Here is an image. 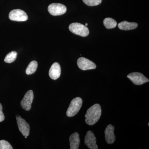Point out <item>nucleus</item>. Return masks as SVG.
Masks as SVG:
<instances>
[{"instance_id":"nucleus-15","label":"nucleus","mask_w":149,"mask_h":149,"mask_svg":"<svg viewBox=\"0 0 149 149\" xmlns=\"http://www.w3.org/2000/svg\"><path fill=\"white\" fill-rule=\"evenodd\" d=\"M104 24L107 29L114 28L117 25V22L114 19L109 17L105 19L103 21Z\"/></svg>"},{"instance_id":"nucleus-9","label":"nucleus","mask_w":149,"mask_h":149,"mask_svg":"<svg viewBox=\"0 0 149 149\" xmlns=\"http://www.w3.org/2000/svg\"><path fill=\"white\" fill-rule=\"evenodd\" d=\"M77 64L78 67L83 70L95 69L96 68V64L94 62L84 57L78 59Z\"/></svg>"},{"instance_id":"nucleus-1","label":"nucleus","mask_w":149,"mask_h":149,"mask_svg":"<svg viewBox=\"0 0 149 149\" xmlns=\"http://www.w3.org/2000/svg\"><path fill=\"white\" fill-rule=\"evenodd\" d=\"M102 114L100 105L98 104H95L88 109L85 115V122L88 125H92L98 121Z\"/></svg>"},{"instance_id":"nucleus-7","label":"nucleus","mask_w":149,"mask_h":149,"mask_svg":"<svg viewBox=\"0 0 149 149\" xmlns=\"http://www.w3.org/2000/svg\"><path fill=\"white\" fill-rule=\"evenodd\" d=\"M34 99V94L32 90L27 91L24 95V97L21 102V106L25 110H30L31 108V105Z\"/></svg>"},{"instance_id":"nucleus-6","label":"nucleus","mask_w":149,"mask_h":149,"mask_svg":"<svg viewBox=\"0 0 149 149\" xmlns=\"http://www.w3.org/2000/svg\"><path fill=\"white\" fill-rule=\"evenodd\" d=\"M127 77L136 85H142L149 81L148 79L140 72H132L128 74Z\"/></svg>"},{"instance_id":"nucleus-16","label":"nucleus","mask_w":149,"mask_h":149,"mask_svg":"<svg viewBox=\"0 0 149 149\" xmlns=\"http://www.w3.org/2000/svg\"><path fill=\"white\" fill-rule=\"evenodd\" d=\"M38 67V63L37 61H33L30 63L27 66L26 70V73L27 74H31L35 73L37 70Z\"/></svg>"},{"instance_id":"nucleus-14","label":"nucleus","mask_w":149,"mask_h":149,"mask_svg":"<svg viewBox=\"0 0 149 149\" xmlns=\"http://www.w3.org/2000/svg\"><path fill=\"white\" fill-rule=\"evenodd\" d=\"M118 28L121 30H132L137 28L138 24L136 22H129L126 21H123L120 22L118 25Z\"/></svg>"},{"instance_id":"nucleus-3","label":"nucleus","mask_w":149,"mask_h":149,"mask_svg":"<svg viewBox=\"0 0 149 149\" xmlns=\"http://www.w3.org/2000/svg\"><path fill=\"white\" fill-rule=\"evenodd\" d=\"M69 29L70 31L73 34L81 37H87L89 35V30L88 27L78 22L72 23L70 24Z\"/></svg>"},{"instance_id":"nucleus-10","label":"nucleus","mask_w":149,"mask_h":149,"mask_svg":"<svg viewBox=\"0 0 149 149\" xmlns=\"http://www.w3.org/2000/svg\"><path fill=\"white\" fill-rule=\"evenodd\" d=\"M84 142L86 146L91 149H98L97 145L96 144L97 139L94 133L91 130L87 132L85 137Z\"/></svg>"},{"instance_id":"nucleus-8","label":"nucleus","mask_w":149,"mask_h":149,"mask_svg":"<svg viewBox=\"0 0 149 149\" xmlns=\"http://www.w3.org/2000/svg\"><path fill=\"white\" fill-rule=\"evenodd\" d=\"M16 120L19 130L24 137H27L30 131L29 124L19 116H16Z\"/></svg>"},{"instance_id":"nucleus-2","label":"nucleus","mask_w":149,"mask_h":149,"mask_svg":"<svg viewBox=\"0 0 149 149\" xmlns=\"http://www.w3.org/2000/svg\"><path fill=\"white\" fill-rule=\"evenodd\" d=\"M83 104V100L81 98L77 97L71 101L69 107L66 112V115L68 117H73L78 113Z\"/></svg>"},{"instance_id":"nucleus-18","label":"nucleus","mask_w":149,"mask_h":149,"mask_svg":"<svg viewBox=\"0 0 149 149\" xmlns=\"http://www.w3.org/2000/svg\"><path fill=\"white\" fill-rule=\"evenodd\" d=\"M85 4L90 6L99 5L101 3L102 0H83Z\"/></svg>"},{"instance_id":"nucleus-4","label":"nucleus","mask_w":149,"mask_h":149,"mask_svg":"<svg viewBox=\"0 0 149 149\" xmlns=\"http://www.w3.org/2000/svg\"><path fill=\"white\" fill-rule=\"evenodd\" d=\"M48 10L52 15L58 16L66 13L67 8L64 5L59 3H53L48 6Z\"/></svg>"},{"instance_id":"nucleus-13","label":"nucleus","mask_w":149,"mask_h":149,"mask_svg":"<svg viewBox=\"0 0 149 149\" xmlns=\"http://www.w3.org/2000/svg\"><path fill=\"white\" fill-rule=\"evenodd\" d=\"M70 149H78L80 145V139L79 134L74 133L70 136L69 138Z\"/></svg>"},{"instance_id":"nucleus-11","label":"nucleus","mask_w":149,"mask_h":149,"mask_svg":"<svg viewBox=\"0 0 149 149\" xmlns=\"http://www.w3.org/2000/svg\"><path fill=\"white\" fill-rule=\"evenodd\" d=\"M114 127L113 125L109 124L107 126L104 131L105 138L107 143L111 144L114 143L116 140L114 134Z\"/></svg>"},{"instance_id":"nucleus-5","label":"nucleus","mask_w":149,"mask_h":149,"mask_svg":"<svg viewBox=\"0 0 149 149\" xmlns=\"http://www.w3.org/2000/svg\"><path fill=\"white\" fill-rule=\"evenodd\" d=\"M9 17L13 21L22 22L27 21L28 16L24 11L20 9H15L11 11Z\"/></svg>"},{"instance_id":"nucleus-20","label":"nucleus","mask_w":149,"mask_h":149,"mask_svg":"<svg viewBox=\"0 0 149 149\" xmlns=\"http://www.w3.org/2000/svg\"><path fill=\"white\" fill-rule=\"evenodd\" d=\"M5 119V116L3 112V107L0 103V122H2Z\"/></svg>"},{"instance_id":"nucleus-17","label":"nucleus","mask_w":149,"mask_h":149,"mask_svg":"<svg viewBox=\"0 0 149 149\" xmlns=\"http://www.w3.org/2000/svg\"><path fill=\"white\" fill-rule=\"evenodd\" d=\"M17 53L13 51L7 55L4 59V61L7 63H10L13 62L16 60L17 56Z\"/></svg>"},{"instance_id":"nucleus-12","label":"nucleus","mask_w":149,"mask_h":149,"mask_svg":"<svg viewBox=\"0 0 149 149\" xmlns=\"http://www.w3.org/2000/svg\"><path fill=\"white\" fill-rule=\"evenodd\" d=\"M61 74V68L58 63L55 62L52 64L49 71V75L52 79L56 80L60 76Z\"/></svg>"},{"instance_id":"nucleus-21","label":"nucleus","mask_w":149,"mask_h":149,"mask_svg":"<svg viewBox=\"0 0 149 149\" xmlns=\"http://www.w3.org/2000/svg\"><path fill=\"white\" fill-rule=\"evenodd\" d=\"M88 23H86V24H85V26H86V27H87V26H88Z\"/></svg>"},{"instance_id":"nucleus-19","label":"nucleus","mask_w":149,"mask_h":149,"mask_svg":"<svg viewBox=\"0 0 149 149\" xmlns=\"http://www.w3.org/2000/svg\"><path fill=\"white\" fill-rule=\"evenodd\" d=\"M12 146L9 143L5 140L0 141V149H13Z\"/></svg>"}]
</instances>
